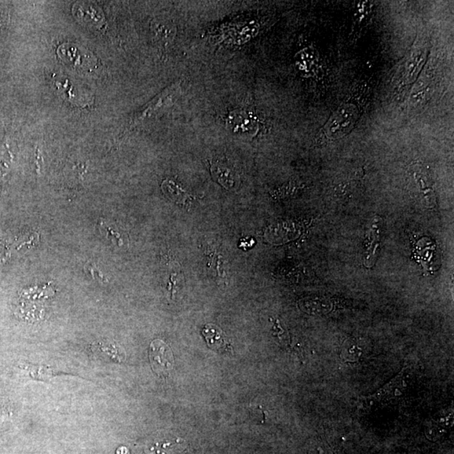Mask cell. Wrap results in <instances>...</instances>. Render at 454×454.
Returning <instances> with one entry per match:
<instances>
[{"label":"cell","mask_w":454,"mask_h":454,"mask_svg":"<svg viewBox=\"0 0 454 454\" xmlns=\"http://www.w3.org/2000/svg\"><path fill=\"white\" fill-rule=\"evenodd\" d=\"M429 54V40L426 33L417 36L412 49L403 61L395 78V92L400 100H405L414 83L419 78Z\"/></svg>","instance_id":"6da1fadb"},{"label":"cell","mask_w":454,"mask_h":454,"mask_svg":"<svg viewBox=\"0 0 454 454\" xmlns=\"http://www.w3.org/2000/svg\"><path fill=\"white\" fill-rule=\"evenodd\" d=\"M360 116V109L356 104L346 102L340 105L321 128L317 141L327 144L345 137L356 126Z\"/></svg>","instance_id":"7a4b0ae2"},{"label":"cell","mask_w":454,"mask_h":454,"mask_svg":"<svg viewBox=\"0 0 454 454\" xmlns=\"http://www.w3.org/2000/svg\"><path fill=\"white\" fill-rule=\"evenodd\" d=\"M408 369H403V371L399 373L390 382L380 389L378 392L360 398L358 401V413L360 415L369 413L377 405L382 404V402H387L392 399L401 397L406 387V378H408Z\"/></svg>","instance_id":"3957f363"},{"label":"cell","mask_w":454,"mask_h":454,"mask_svg":"<svg viewBox=\"0 0 454 454\" xmlns=\"http://www.w3.org/2000/svg\"><path fill=\"white\" fill-rule=\"evenodd\" d=\"M181 81L174 83L168 87L166 90H164L162 93L157 95L150 103L146 105L144 108L135 113L133 119H131V126H137V124L146 122V120L151 119L153 116H156L157 113L163 112L173 106L181 93Z\"/></svg>","instance_id":"277c9868"},{"label":"cell","mask_w":454,"mask_h":454,"mask_svg":"<svg viewBox=\"0 0 454 454\" xmlns=\"http://www.w3.org/2000/svg\"><path fill=\"white\" fill-rule=\"evenodd\" d=\"M149 360L152 371L160 377H168L173 371L174 357L170 347L162 340H152L149 347Z\"/></svg>","instance_id":"5b68a950"},{"label":"cell","mask_w":454,"mask_h":454,"mask_svg":"<svg viewBox=\"0 0 454 454\" xmlns=\"http://www.w3.org/2000/svg\"><path fill=\"white\" fill-rule=\"evenodd\" d=\"M58 56L62 62L72 68L82 69V70H90L94 64L92 54L79 50L78 46L64 44L57 51Z\"/></svg>","instance_id":"8992f818"},{"label":"cell","mask_w":454,"mask_h":454,"mask_svg":"<svg viewBox=\"0 0 454 454\" xmlns=\"http://www.w3.org/2000/svg\"><path fill=\"white\" fill-rule=\"evenodd\" d=\"M202 336L206 339L209 347L221 353L233 354V347L228 336L221 328L214 324L204 325Z\"/></svg>","instance_id":"52a82bcc"},{"label":"cell","mask_w":454,"mask_h":454,"mask_svg":"<svg viewBox=\"0 0 454 454\" xmlns=\"http://www.w3.org/2000/svg\"><path fill=\"white\" fill-rule=\"evenodd\" d=\"M412 177L417 185V189L427 201V203H433L435 200L433 179L427 168L423 164H413L412 167Z\"/></svg>","instance_id":"ba28073f"},{"label":"cell","mask_w":454,"mask_h":454,"mask_svg":"<svg viewBox=\"0 0 454 454\" xmlns=\"http://www.w3.org/2000/svg\"><path fill=\"white\" fill-rule=\"evenodd\" d=\"M162 189L164 193L174 200L175 203L181 204L183 206H191L193 198L189 193H187L182 187L170 179H166L163 183Z\"/></svg>","instance_id":"9c48e42d"},{"label":"cell","mask_w":454,"mask_h":454,"mask_svg":"<svg viewBox=\"0 0 454 454\" xmlns=\"http://www.w3.org/2000/svg\"><path fill=\"white\" fill-rule=\"evenodd\" d=\"M453 420V412L451 410H449V411L444 410V411L436 414L430 423L428 424L427 435L430 436V437L442 435L445 433L446 428L452 426Z\"/></svg>","instance_id":"30bf717a"},{"label":"cell","mask_w":454,"mask_h":454,"mask_svg":"<svg viewBox=\"0 0 454 454\" xmlns=\"http://www.w3.org/2000/svg\"><path fill=\"white\" fill-rule=\"evenodd\" d=\"M212 177L226 189H230L235 185V174L232 168L222 163H214L211 168Z\"/></svg>","instance_id":"8fae6325"},{"label":"cell","mask_w":454,"mask_h":454,"mask_svg":"<svg viewBox=\"0 0 454 454\" xmlns=\"http://www.w3.org/2000/svg\"><path fill=\"white\" fill-rule=\"evenodd\" d=\"M152 24V31L157 42L166 49L174 42L176 33L174 25L168 21L155 22Z\"/></svg>","instance_id":"7c38bea8"},{"label":"cell","mask_w":454,"mask_h":454,"mask_svg":"<svg viewBox=\"0 0 454 454\" xmlns=\"http://www.w3.org/2000/svg\"><path fill=\"white\" fill-rule=\"evenodd\" d=\"M13 157L9 150L8 144L0 148V182L8 174Z\"/></svg>","instance_id":"4fadbf2b"},{"label":"cell","mask_w":454,"mask_h":454,"mask_svg":"<svg viewBox=\"0 0 454 454\" xmlns=\"http://www.w3.org/2000/svg\"><path fill=\"white\" fill-rule=\"evenodd\" d=\"M362 350L354 340H349L344 343L342 350V358L345 361L355 362L360 358Z\"/></svg>","instance_id":"5bb4252c"},{"label":"cell","mask_w":454,"mask_h":454,"mask_svg":"<svg viewBox=\"0 0 454 454\" xmlns=\"http://www.w3.org/2000/svg\"><path fill=\"white\" fill-rule=\"evenodd\" d=\"M177 445L174 442H157L150 449V454H173Z\"/></svg>","instance_id":"9a60e30c"}]
</instances>
